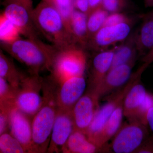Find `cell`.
I'll return each instance as SVG.
<instances>
[{
    "instance_id": "obj_20",
    "label": "cell",
    "mask_w": 153,
    "mask_h": 153,
    "mask_svg": "<svg viewBox=\"0 0 153 153\" xmlns=\"http://www.w3.org/2000/svg\"><path fill=\"white\" fill-rule=\"evenodd\" d=\"M102 150L88 137L85 133L74 129L62 149L63 153H94Z\"/></svg>"
},
{
    "instance_id": "obj_2",
    "label": "cell",
    "mask_w": 153,
    "mask_h": 153,
    "mask_svg": "<svg viewBox=\"0 0 153 153\" xmlns=\"http://www.w3.org/2000/svg\"><path fill=\"white\" fill-rule=\"evenodd\" d=\"M3 46L11 56L30 69V73L40 74L45 70L51 71L58 50L52 45L46 44L40 38L19 37Z\"/></svg>"
},
{
    "instance_id": "obj_3",
    "label": "cell",
    "mask_w": 153,
    "mask_h": 153,
    "mask_svg": "<svg viewBox=\"0 0 153 153\" xmlns=\"http://www.w3.org/2000/svg\"><path fill=\"white\" fill-rule=\"evenodd\" d=\"M32 17L40 35L58 51L77 46L62 15L54 5L42 1L33 8Z\"/></svg>"
},
{
    "instance_id": "obj_36",
    "label": "cell",
    "mask_w": 153,
    "mask_h": 153,
    "mask_svg": "<svg viewBox=\"0 0 153 153\" xmlns=\"http://www.w3.org/2000/svg\"><path fill=\"white\" fill-rule=\"evenodd\" d=\"M7 1H12L20 3L31 10H33V3L32 0H7Z\"/></svg>"
},
{
    "instance_id": "obj_33",
    "label": "cell",
    "mask_w": 153,
    "mask_h": 153,
    "mask_svg": "<svg viewBox=\"0 0 153 153\" xmlns=\"http://www.w3.org/2000/svg\"><path fill=\"white\" fill-rule=\"evenodd\" d=\"M146 121L147 126L149 128L153 134V106L148 110L146 116ZM152 137H153V135Z\"/></svg>"
},
{
    "instance_id": "obj_28",
    "label": "cell",
    "mask_w": 153,
    "mask_h": 153,
    "mask_svg": "<svg viewBox=\"0 0 153 153\" xmlns=\"http://www.w3.org/2000/svg\"><path fill=\"white\" fill-rule=\"evenodd\" d=\"M127 4V0H102V7L109 13L121 12Z\"/></svg>"
},
{
    "instance_id": "obj_34",
    "label": "cell",
    "mask_w": 153,
    "mask_h": 153,
    "mask_svg": "<svg viewBox=\"0 0 153 153\" xmlns=\"http://www.w3.org/2000/svg\"><path fill=\"white\" fill-rule=\"evenodd\" d=\"M142 61L148 67L153 63V48L143 57Z\"/></svg>"
},
{
    "instance_id": "obj_38",
    "label": "cell",
    "mask_w": 153,
    "mask_h": 153,
    "mask_svg": "<svg viewBox=\"0 0 153 153\" xmlns=\"http://www.w3.org/2000/svg\"><path fill=\"white\" fill-rule=\"evenodd\" d=\"M42 1L50 3V4H52L54 5V3H53V0H42Z\"/></svg>"
},
{
    "instance_id": "obj_17",
    "label": "cell",
    "mask_w": 153,
    "mask_h": 153,
    "mask_svg": "<svg viewBox=\"0 0 153 153\" xmlns=\"http://www.w3.org/2000/svg\"><path fill=\"white\" fill-rule=\"evenodd\" d=\"M142 18V22L135 37L138 55L143 57L153 48V10Z\"/></svg>"
},
{
    "instance_id": "obj_5",
    "label": "cell",
    "mask_w": 153,
    "mask_h": 153,
    "mask_svg": "<svg viewBox=\"0 0 153 153\" xmlns=\"http://www.w3.org/2000/svg\"><path fill=\"white\" fill-rule=\"evenodd\" d=\"M147 126L137 120L129 121L122 125L104 152L115 153H135L149 137Z\"/></svg>"
},
{
    "instance_id": "obj_11",
    "label": "cell",
    "mask_w": 153,
    "mask_h": 153,
    "mask_svg": "<svg viewBox=\"0 0 153 153\" xmlns=\"http://www.w3.org/2000/svg\"><path fill=\"white\" fill-rule=\"evenodd\" d=\"M74 130L71 110L58 108L47 153H61L63 147Z\"/></svg>"
},
{
    "instance_id": "obj_8",
    "label": "cell",
    "mask_w": 153,
    "mask_h": 153,
    "mask_svg": "<svg viewBox=\"0 0 153 153\" xmlns=\"http://www.w3.org/2000/svg\"><path fill=\"white\" fill-rule=\"evenodd\" d=\"M146 70L142 65L135 73L132 74L128 82L123 87L111 97L108 101L101 107H99L86 134L88 139L99 130L106 123L114 111L123 102L126 94L139 76L142 75Z\"/></svg>"
},
{
    "instance_id": "obj_37",
    "label": "cell",
    "mask_w": 153,
    "mask_h": 153,
    "mask_svg": "<svg viewBox=\"0 0 153 153\" xmlns=\"http://www.w3.org/2000/svg\"><path fill=\"white\" fill-rule=\"evenodd\" d=\"M144 2L146 7H153V0H144Z\"/></svg>"
},
{
    "instance_id": "obj_15",
    "label": "cell",
    "mask_w": 153,
    "mask_h": 153,
    "mask_svg": "<svg viewBox=\"0 0 153 153\" xmlns=\"http://www.w3.org/2000/svg\"><path fill=\"white\" fill-rule=\"evenodd\" d=\"M86 86L84 76L71 77L59 84L57 93L58 108L71 110L84 94Z\"/></svg>"
},
{
    "instance_id": "obj_21",
    "label": "cell",
    "mask_w": 153,
    "mask_h": 153,
    "mask_svg": "<svg viewBox=\"0 0 153 153\" xmlns=\"http://www.w3.org/2000/svg\"><path fill=\"white\" fill-rule=\"evenodd\" d=\"M138 55L135 33H131L121 45L115 47L111 68L136 60Z\"/></svg>"
},
{
    "instance_id": "obj_12",
    "label": "cell",
    "mask_w": 153,
    "mask_h": 153,
    "mask_svg": "<svg viewBox=\"0 0 153 153\" xmlns=\"http://www.w3.org/2000/svg\"><path fill=\"white\" fill-rule=\"evenodd\" d=\"M131 27L132 22L103 26L91 39L88 47L97 51L105 50L111 45L124 41L131 34Z\"/></svg>"
},
{
    "instance_id": "obj_22",
    "label": "cell",
    "mask_w": 153,
    "mask_h": 153,
    "mask_svg": "<svg viewBox=\"0 0 153 153\" xmlns=\"http://www.w3.org/2000/svg\"><path fill=\"white\" fill-rule=\"evenodd\" d=\"M0 76L14 88L18 89L24 74L21 73L13 63L0 52Z\"/></svg>"
},
{
    "instance_id": "obj_16",
    "label": "cell",
    "mask_w": 153,
    "mask_h": 153,
    "mask_svg": "<svg viewBox=\"0 0 153 153\" xmlns=\"http://www.w3.org/2000/svg\"><path fill=\"white\" fill-rule=\"evenodd\" d=\"M123 116V102L114 111L103 126L89 139L103 152V147L121 126Z\"/></svg>"
},
{
    "instance_id": "obj_23",
    "label": "cell",
    "mask_w": 153,
    "mask_h": 153,
    "mask_svg": "<svg viewBox=\"0 0 153 153\" xmlns=\"http://www.w3.org/2000/svg\"><path fill=\"white\" fill-rule=\"evenodd\" d=\"M109 14L101 7L94 9L88 14L87 25L89 41L99 30L103 27Z\"/></svg>"
},
{
    "instance_id": "obj_10",
    "label": "cell",
    "mask_w": 153,
    "mask_h": 153,
    "mask_svg": "<svg viewBox=\"0 0 153 153\" xmlns=\"http://www.w3.org/2000/svg\"><path fill=\"white\" fill-rule=\"evenodd\" d=\"M33 10L20 3L7 1L3 15L17 27L20 34L27 38L38 39L40 34L33 20Z\"/></svg>"
},
{
    "instance_id": "obj_18",
    "label": "cell",
    "mask_w": 153,
    "mask_h": 153,
    "mask_svg": "<svg viewBox=\"0 0 153 153\" xmlns=\"http://www.w3.org/2000/svg\"><path fill=\"white\" fill-rule=\"evenodd\" d=\"M115 47L100 51L94 58L90 88L96 87L111 68Z\"/></svg>"
},
{
    "instance_id": "obj_19",
    "label": "cell",
    "mask_w": 153,
    "mask_h": 153,
    "mask_svg": "<svg viewBox=\"0 0 153 153\" xmlns=\"http://www.w3.org/2000/svg\"><path fill=\"white\" fill-rule=\"evenodd\" d=\"M68 30L78 47L82 49L88 47L89 39L86 14L74 9L69 21Z\"/></svg>"
},
{
    "instance_id": "obj_6",
    "label": "cell",
    "mask_w": 153,
    "mask_h": 153,
    "mask_svg": "<svg viewBox=\"0 0 153 153\" xmlns=\"http://www.w3.org/2000/svg\"><path fill=\"white\" fill-rule=\"evenodd\" d=\"M43 80L39 74H24L17 90L15 106L32 119L42 105Z\"/></svg>"
},
{
    "instance_id": "obj_1",
    "label": "cell",
    "mask_w": 153,
    "mask_h": 153,
    "mask_svg": "<svg viewBox=\"0 0 153 153\" xmlns=\"http://www.w3.org/2000/svg\"><path fill=\"white\" fill-rule=\"evenodd\" d=\"M58 85L52 75L43 78L42 105L32 119L31 153H47L58 109L57 93Z\"/></svg>"
},
{
    "instance_id": "obj_7",
    "label": "cell",
    "mask_w": 153,
    "mask_h": 153,
    "mask_svg": "<svg viewBox=\"0 0 153 153\" xmlns=\"http://www.w3.org/2000/svg\"><path fill=\"white\" fill-rule=\"evenodd\" d=\"M139 76L131 88L123 101L124 116L128 121L137 120L147 125L148 110L153 106V95L148 93Z\"/></svg>"
},
{
    "instance_id": "obj_29",
    "label": "cell",
    "mask_w": 153,
    "mask_h": 153,
    "mask_svg": "<svg viewBox=\"0 0 153 153\" xmlns=\"http://www.w3.org/2000/svg\"><path fill=\"white\" fill-rule=\"evenodd\" d=\"M131 22L128 17L121 12L109 13L107 17L104 26L117 25L124 22Z\"/></svg>"
},
{
    "instance_id": "obj_14",
    "label": "cell",
    "mask_w": 153,
    "mask_h": 153,
    "mask_svg": "<svg viewBox=\"0 0 153 153\" xmlns=\"http://www.w3.org/2000/svg\"><path fill=\"white\" fill-rule=\"evenodd\" d=\"M136 60L111 68L103 79L93 89L100 98L113 90L124 86L130 79L132 71Z\"/></svg>"
},
{
    "instance_id": "obj_13",
    "label": "cell",
    "mask_w": 153,
    "mask_h": 153,
    "mask_svg": "<svg viewBox=\"0 0 153 153\" xmlns=\"http://www.w3.org/2000/svg\"><path fill=\"white\" fill-rule=\"evenodd\" d=\"M8 126L10 134L19 141L27 153H30L32 143V118L16 106L7 113Z\"/></svg>"
},
{
    "instance_id": "obj_32",
    "label": "cell",
    "mask_w": 153,
    "mask_h": 153,
    "mask_svg": "<svg viewBox=\"0 0 153 153\" xmlns=\"http://www.w3.org/2000/svg\"><path fill=\"white\" fill-rule=\"evenodd\" d=\"M7 126V115L0 109V135L4 132Z\"/></svg>"
},
{
    "instance_id": "obj_25",
    "label": "cell",
    "mask_w": 153,
    "mask_h": 153,
    "mask_svg": "<svg viewBox=\"0 0 153 153\" xmlns=\"http://www.w3.org/2000/svg\"><path fill=\"white\" fill-rule=\"evenodd\" d=\"M25 153V148L10 133L4 132L0 135V153Z\"/></svg>"
},
{
    "instance_id": "obj_31",
    "label": "cell",
    "mask_w": 153,
    "mask_h": 153,
    "mask_svg": "<svg viewBox=\"0 0 153 153\" xmlns=\"http://www.w3.org/2000/svg\"><path fill=\"white\" fill-rule=\"evenodd\" d=\"M74 8L87 15L89 13L88 0H73Z\"/></svg>"
},
{
    "instance_id": "obj_24",
    "label": "cell",
    "mask_w": 153,
    "mask_h": 153,
    "mask_svg": "<svg viewBox=\"0 0 153 153\" xmlns=\"http://www.w3.org/2000/svg\"><path fill=\"white\" fill-rule=\"evenodd\" d=\"M17 90L0 76V109L7 115L9 111L15 106Z\"/></svg>"
},
{
    "instance_id": "obj_26",
    "label": "cell",
    "mask_w": 153,
    "mask_h": 153,
    "mask_svg": "<svg viewBox=\"0 0 153 153\" xmlns=\"http://www.w3.org/2000/svg\"><path fill=\"white\" fill-rule=\"evenodd\" d=\"M20 33L17 27L4 15L0 16V41L9 42L19 38Z\"/></svg>"
},
{
    "instance_id": "obj_30",
    "label": "cell",
    "mask_w": 153,
    "mask_h": 153,
    "mask_svg": "<svg viewBox=\"0 0 153 153\" xmlns=\"http://www.w3.org/2000/svg\"><path fill=\"white\" fill-rule=\"evenodd\" d=\"M135 153H153V137H149L145 141Z\"/></svg>"
},
{
    "instance_id": "obj_35",
    "label": "cell",
    "mask_w": 153,
    "mask_h": 153,
    "mask_svg": "<svg viewBox=\"0 0 153 153\" xmlns=\"http://www.w3.org/2000/svg\"><path fill=\"white\" fill-rule=\"evenodd\" d=\"M88 1L90 9L89 13L94 9L102 7V0H88Z\"/></svg>"
},
{
    "instance_id": "obj_27",
    "label": "cell",
    "mask_w": 153,
    "mask_h": 153,
    "mask_svg": "<svg viewBox=\"0 0 153 153\" xmlns=\"http://www.w3.org/2000/svg\"><path fill=\"white\" fill-rule=\"evenodd\" d=\"M53 3L54 6L63 17L68 30L69 21L75 9L74 1L73 0H53Z\"/></svg>"
},
{
    "instance_id": "obj_4",
    "label": "cell",
    "mask_w": 153,
    "mask_h": 153,
    "mask_svg": "<svg viewBox=\"0 0 153 153\" xmlns=\"http://www.w3.org/2000/svg\"><path fill=\"white\" fill-rule=\"evenodd\" d=\"M87 58L82 48L69 47L57 52L51 71L52 77L60 84L74 76H84Z\"/></svg>"
},
{
    "instance_id": "obj_9",
    "label": "cell",
    "mask_w": 153,
    "mask_h": 153,
    "mask_svg": "<svg viewBox=\"0 0 153 153\" xmlns=\"http://www.w3.org/2000/svg\"><path fill=\"white\" fill-rule=\"evenodd\" d=\"M100 98L91 89L84 93L71 109L74 129L86 134L99 108Z\"/></svg>"
}]
</instances>
